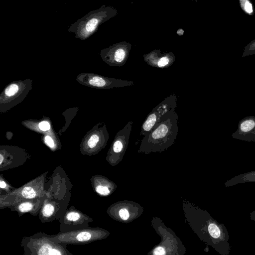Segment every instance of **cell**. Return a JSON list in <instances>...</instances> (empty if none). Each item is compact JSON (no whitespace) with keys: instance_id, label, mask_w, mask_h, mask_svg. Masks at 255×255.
I'll return each instance as SVG.
<instances>
[{"instance_id":"obj_11","label":"cell","mask_w":255,"mask_h":255,"mask_svg":"<svg viewBox=\"0 0 255 255\" xmlns=\"http://www.w3.org/2000/svg\"><path fill=\"white\" fill-rule=\"evenodd\" d=\"M208 231L210 235L214 238H218L220 235V231L215 224H210L208 226Z\"/></svg>"},{"instance_id":"obj_5","label":"cell","mask_w":255,"mask_h":255,"mask_svg":"<svg viewBox=\"0 0 255 255\" xmlns=\"http://www.w3.org/2000/svg\"><path fill=\"white\" fill-rule=\"evenodd\" d=\"M144 61L149 65L158 68H166L171 66L175 60L172 52L162 53L159 49L152 50L143 55Z\"/></svg>"},{"instance_id":"obj_6","label":"cell","mask_w":255,"mask_h":255,"mask_svg":"<svg viewBox=\"0 0 255 255\" xmlns=\"http://www.w3.org/2000/svg\"><path fill=\"white\" fill-rule=\"evenodd\" d=\"M233 138L255 141V117H246L239 121L237 129L232 134Z\"/></svg>"},{"instance_id":"obj_21","label":"cell","mask_w":255,"mask_h":255,"mask_svg":"<svg viewBox=\"0 0 255 255\" xmlns=\"http://www.w3.org/2000/svg\"><path fill=\"white\" fill-rule=\"evenodd\" d=\"M153 254H154V255H164V254H165V252H164V250L162 248L158 247V248H156L154 250Z\"/></svg>"},{"instance_id":"obj_4","label":"cell","mask_w":255,"mask_h":255,"mask_svg":"<svg viewBox=\"0 0 255 255\" xmlns=\"http://www.w3.org/2000/svg\"><path fill=\"white\" fill-rule=\"evenodd\" d=\"M131 45L124 41L114 44L101 50L103 59L111 66H122L128 58Z\"/></svg>"},{"instance_id":"obj_24","label":"cell","mask_w":255,"mask_h":255,"mask_svg":"<svg viewBox=\"0 0 255 255\" xmlns=\"http://www.w3.org/2000/svg\"><path fill=\"white\" fill-rule=\"evenodd\" d=\"M195 0V1H196V2L197 1V0Z\"/></svg>"},{"instance_id":"obj_18","label":"cell","mask_w":255,"mask_h":255,"mask_svg":"<svg viewBox=\"0 0 255 255\" xmlns=\"http://www.w3.org/2000/svg\"><path fill=\"white\" fill-rule=\"evenodd\" d=\"M119 215L123 220H126L129 218V213L126 209H122L119 211Z\"/></svg>"},{"instance_id":"obj_16","label":"cell","mask_w":255,"mask_h":255,"mask_svg":"<svg viewBox=\"0 0 255 255\" xmlns=\"http://www.w3.org/2000/svg\"><path fill=\"white\" fill-rule=\"evenodd\" d=\"M96 190L98 193L102 195H107L110 193L109 189L106 186H98Z\"/></svg>"},{"instance_id":"obj_17","label":"cell","mask_w":255,"mask_h":255,"mask_svg":"<svg viewBox=\"0 0 255 255\" xmlns=\"http://www.w3.org/2000/svg\"><path fill=\"white\" fill-rule=\"evenodd\" d=\"M80 217V214L75 212H70L67 215V219L71 221H75L78 220Z\"/></svg>"},{"instance_id":"obj_20","label":"cell","mask_w":255,"mask_h":255,"mask_svg":"<svg viewBox=\"0 0 255 255\" xmlns=\"http://www.w3.org/2000/svg\"><path fill=\"white\" fill-rule=\"evenodd\" d=\"M45 142L46 144L50 147L52 148L54 147V143L53 139L49 136H46L45 137Z\"/></svg>"},{"instance_id":"obj_7","label":"cell","mask_w":255,"mask_h":255,"mask_svg":"<svg viewBox=\"0 0 255 255\" xmlns=\"http://www.w3.org/2000/svg\"><path fill=\"white\" fill-rule=\"evenodd\" d=\"M241 8L246 14L252 15L254 13V9L250 0H239Z\"/></svg>"},{"instance_id":"obj_14","label":"cell","mask_w":255,"mask_h":255,"mask_svg":"<svg viewBox=\"0 0 255 255\" xmlns=\"http://www.w3.org/2000/svg\"><path fill=\"white\" fill-rule=\"evenodd\" d=\"M54 212V207L50 204L45 205L43 209L42 213L45 217H49Z\"/></svg>"},{"instance_id":"obj_22","label":"cell","mask_w":255,"mask_h":255,"mask_svg":"<svg viewBox=\"0 0 255 255\" xmlns=\"http://www.w3.org/2000/svg\"><path fill=\"white\" fill-rule=\"evenodd\" d=\"M0 186L1 188H4L6 187V183L1 180L0 182Z\"/></svg>"},{"instance_id":"obj_19","label":"cell","mask_w":255,"mask_h":255,"mask_svg":"<svg viewBox=\"0 0 255 255\" xmlns=\"http://www.w3.org/2000/svg\"><path fill=\"white\" fill-rule=\"evenodd\" d=\"M39 128L40 129L46 131L50 129V126L47 122L43 121L39 124Z\"/></svg>"},{"instance_id":"obj_9","label":"cell","mask_w":255,"mask_h":255,"mask_svg":"<svg viewBox=\"0 0 255 255\" xmlns=\"http://www.w3.org/2000/svg\"><path fill=\"white\" fill-rule=\"evenodd\" d=\"M108 134V133H106L102 135H99L98 134H93L90 138L88 139L87 141V145L90 148H94L95 147L97 144L101 141V136L105 135L106 134Z\"/></svg>"},{"instance_id":"obj_8","label":"cell","mask_w":255,"mask_h":255,"mask_svg":"<svg viewBox=\"0 0 255 255\" xmlns=\"http://www.w3.org/2000/svg\"><path fill=\"white\" fill-rule=\"evenodd\" d=\"M255 54V39L245 46L242 55V57Z\"/></svg>"},{"instance_id":"obj_15","label":"cell","mask_w":255,"mask_h":255,"mask_svg":"<svg viewBox=\"0 0 255 255\" xmlns=\"http://www.w3.org/2000/svg\"><path fill=\"white\" fill-rule=\"evenodd\" d=\"M32 207V205L30 203L25 202L21 204L19 206L18 209L21 212H26L30 211Z\"/></svg>"},{"instance_id":"obj_12","label":"cell","mask_w":255,"mask_h":255,"mask_svg":"<svg viewBox=\"0 0 255 255\" xmlns=\"http://www.w3.org/2000/svg\"><path fill=\"white\" fill-rule=\"evenodd\" d=\"M18 90V86L16 84H12L5 89L4 93L7 96L11 97L14 95Z\"/></svg>"},{"instance_id":"obj_1","label":"cell","mask_w":255,"mask_h":255,"mask_svg":"<svg viewBox=\"0 0 255 255\" xmlns=\"http://www.w3.org/2000/svg\"><path fill=\"white\" fill-rule=\"evenodd\" d=\"M178 116L175 110L164 115L152 129L144 135L139 151L145 153L163 151L177 138Z\"/></svg>"},{"instance_id":"obj_3","label":"cell","mask_w":255,"mask_h":255,"mask_svg":"<svg viewBox=\"0 0 255 255\" xmlns=\"http://www.w3.org/2000/svg\"><path fill=\"white\" fill-rule=\"evenodd\" d=\"M177 106V97L175 94H171L165 98L148 115L141 126L140 134L143 136L147 134L164 115L172 110H175Z\"/></svg>"},{"instance_id":"obj_10","label":"cell","mask_w":255,"mask_h":255,"mask_svg":"<svg viewBox=\"0 0 255 255\" xmlns=\"http://www.w3.org/2000/svg\"><path fill=\"white\" fill-rule=\"evenodd\" d=\"M22 196L26 199H32L35 197L36 193L34 189L30 187H25L22 191Z\"/></svg>"},{"instance_id":"obj_23","label":"cell","mask_w":255,"mask_h":255,"mask_svg":"<svg viewBox=\"0 0 255 255\" xmlns=\"http://www.w3.org/2000/svg\"><path fill=\"white\" fill-rule=\"evenodd\" d=\"M3 160V157L2 155L1 154L0 155V164H1L2 163V161Z\"/></svg>"},{"instance_id":"obj_13","label":"cell","mask_w":255,"mask_h":255,"mask_svg":"<svg viewBox=\"0 0 255 255\" xmlns=\"http://www.w3.org/2000/svg\"><path fill=\"white\" fill-rule=\"evenodd\" d=\"M92 237L91 234L88 232H82L78 234L76 239L80 242H86L89 240Z\"/></svg>"},{"instance_id":"obj_2","label":"cell","mask_w":255,"mask_h":255,"mask_svg":"<svg viewBox=\"0 0 255 255\" xmlns=\"http://www.w3.org/2000/svg\"><path fill=\"white\" fill-rule=\"evenodd\" d=\"M118 14L116 8L104 4L73 23L68 31L74 33L76 38L81 40L87 39L97 31L102 24Z\"/></svg>"}]
</instances>
